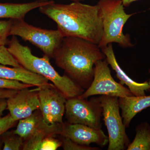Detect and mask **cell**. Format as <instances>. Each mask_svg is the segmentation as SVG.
Masks as SVG:
<instances>
[{"label":"cell","mask_w":150,"mask_h":150,"mask_svg":"<svg viewBox=\"0 0 150 150\" xmlns=\"http://www.w3.org/2000/svg\"><path fill=\"white\" fill-rule=\"evenodd\" d=\"M8 45V51L21 66L51 81L67 99L79 96L85 91L83 88L69 76L59 74L51 65L48 56L44 55L39 58L34 56L30 48L22 45L15 36Z\"/></svg>","instance_id":"obj_3"},{"label":"cell","mask_w":150,"mask_h":150,"mask_svg":"<svg viewBox=\"0 0 150 150\" xmlns=\"http://www.w3.org/2000/svg\"><path fill=\"white\" fill-rule=\"evenodd\" d=\"M53 1H35L23 4L0 3V18H10L13 20L24 19L25 16L30 11L48 4Z\"/></svg>","instance_id":"obj_16"},{"label":"cell","mask_w":150,"mask_h":150,"mask_svg":"<svg viewBox=\"0 0 150 150\" xmlns=\"http://www.w3.org/2000/svg\"><path fill=\"white\" fill-rule=\"evenodd\" d=\"M41 1H47L48 0H39ZM70 1H73V2H81V1H85V0H70Z\"/></svg>","instance_id":"obj_28"},{"label":"cell","mask_w":150,"mask_h":150,"mask_svg":"<svg viewBox=\"0 0 150 150\" xmlns=\"http://www.w3.org/2000/svg\"><path fill=\"white\" fill-rule=\"evenodd\" d=\"M15 121L12 117L10 114H8L4 117H0V136L6 131H8L16 123Z\"/></svg>","instance_id":"obj_24"},{"label":"cell","mask_w":150,"mask_h":150,"mask_svg":"<svg viewBox=\"0 0 150 150\" xmlns=\"http://www.w3.org/2000/svg\"><path fill=\"white\" fill-rule=\"evenodd\" d=\"M62 146L64 150H100V148L90 147L77 144L69 138L62 137Z\"/></svg>","instance_id":"obj_21"},{"label":"cell","mask_w":150,"mask_h":150,"mask_svg":"<svg viewBox=\"0 0 150 150\" xmlns=\"http://www.w3.org/2000/svg\"><path fill=\"white\" fill-rule=\"evenodd\" d=\"M1 144L0 143V150L1 149Z\"/></svg>","instance_id":"obj_30"},{"label":"cell","mask_w":150,"mask_h":150,"mask_svg":"<svg viewBox=\"0 0 150 150\" xmlns=\"http://www.w3.org/2000/svg\"><path fill=\"white\" fill-rule=\"evenodd\" d=\"M7 99H0V117L3 114L4 111L7 109Z\"/></svg>","instance_id":"obj_26"},{"label":"cell","mask_w":150,"mask_h":150,"mask_svg":"<svg viewBox=\"0 0 150 150\" xmlns=\"http://www.w3.org/2000/svg\"><path fill=\"white\" fill-rule=\"evenodd\" d=\"M4 150H18L22 148L24 141L22 138L14 132L6 131L1 135Z\"/></svg>","instance_id":"obj_18"},{"label":"cell","mask_w":150,"mask_h":150,"mask_svg":"<svg viewBox=\"0 0 150 150\" xmlns=\"http://www.w3.org/2000/svg\"><path fill=\"white\" fill-rule=\"evenodd\" d=\"M62 125V123L50 125L46 123L39 109L34 111L29 117L19 120L16 129L13 131L25 141L42 131H47L55 135H59Z\"/></svg>","instance_id":"obj_12"},{"label":"cell","mask_w":150,"mask_h":150,"mask_svg":"<svg viewBox=\"0 0 150 150\" xmlns=\"http://www.w3.org/2000/svg\"><path fill=\"white\" fill-rule=\"evenodd\" d=\"M55 136H49L46 137L40 145V150H56L62 146V141L54 137Z\"/></svg>","instance_id":"obj_23"},{"label":"cell","mask_w":150,"mask_h":150,"mask_svg":"<svg viewBox=\"0 0 150 150\" xmlns=\"http://www.w3.org/2000/svg\"><path fill=\"white\" fill-rule=\"evenodd\" d=\"M149 73H150V69L149 70ZM149 89H148V90L147 91L150 92V79H149Z\"/></svg>","instance_id":"obj_29"},{"label":"cell","mask_w":150,"mask_h":150,"mask_svg":"<svg viewBox=\"0 0 150 150\" xmlns=\"http://www.w3.org/2000/svg\"><path fill=\"white\" fill-rule=\"evenodd\" d=\"M13 20L8 21L0 20V46H5L8 43V37L10 35L11 28Z\"/></svg>","instance_id":"obj_20"},{"label":"cell","mask_w":150,"mask_h":150,"mask_svg":"<svg viewBox=\"0 0 150 150\" xmlns=\"http://www.w3.org/2000/svg\"><path fill=\"white\" fill-rule=\"evenodd\" d=\"M33 87L31 85L23 83L18 81L11 80L0 78V88L20 90L30 88Z\"/></svg>","instance_id":"obj_22"},{"label":"cell","mask_w":150,"mask_h":150,"mask_svg":"<svg viewBox=\"0 0 150 150\" xmlns=\"http://www.w3.org/2000/svg\"><path fill=\"white\" fill-rule=\"evenodd\" d=\"M18 91L10 89L0 88V99H8L16 93Z\"/></svg>","instance_id":"obj_25"},{"label":"cell","mask_w":150,"mask_h":150,"mask_svg":"<svg viewBox=\"0 0 150 150\" xmlns=\"http://www.w3.org/2000/svg\"><path fill=\"white\" fill-rule=\"evenodd\" d=\"M100 49L105 55L108 64L110 65L116 73V77L120 81L119 83L122 85L127 86L132 93L135 96L146 95L145 91L149 88V81L140 83L129 77L118 64L112 48V43H110Z\"/></svg>","instance_id":"obj_13"},{"label":"cell","mask_w":150,"mask_h":150,"mask_svg":"<svg viewBox=\"0 0 150 150\" xmlns=\"http://www.w3.org/2000/svg\"><path fill=\"white\" fill-rule=\"evenodd\" d=\"M137 1H139V0H122V2H123V6H128L131 4V3Z\"/></svg>","instance_id":"obj_27"},{"label":"cell","mask_w":150,"mask_h":150,"mask_svg":"<svg viewBox=\"0 0 150 150\" xmlns=\"http://www.w3.org/2000/svg\"><path fill=\"white\" fill-rule=\"evenodd\" d=\"M136 136L127 150H150V125L147 121L142 122L136 128Z\"/></svg>","instance_id":"obj_17"},{"label":"cell","mask_w":150,"mask_h":150,"mask_svg":"<svg viewBox=\"0 0 150 150\" xmlns=\"http://www.w3.org/2000/svg\"><path fill=\"white\" fill-rule=\"evenodd\" d=\"M118 103L123 124L128 128L132 119L138 113L150 107V95L118 98Z\"/></svg>","instance_id":"obj_15"},{"label":"cell","mask_w":150,"mask_h":150,"mask_svg":"<svg viewBox=\"0 0 150 150\" xmlns=\"http://www.w3.org/2000/svg\"><path fill=\"white\" fill-rule=\"evenodd\" d=\"M39 110L48 124L63 123L67 98L54 84L38 87Z\"/></svg>","instance_id":"obj_9"},{"label":"cell","mask_w":150,"mask_h":150,"mask_svg":"<svg viewBox=\"0 0 150 150\" xmlns=\"http://www.w3.org/2000/svg\"><path fill=\"white\" fill-rule=\"evenodd\" d=\"M39 9L56 22L64 37L79 38L99 44L103 28L97 4L90 5L80 2L63 4L53 1Z\"/></svg>","instance_id":"obj_1"},{"label":"cell","mask_w":150,"mask_h":150,"mask_svg":"<svg viewBox=\"0 0 150 150\" xmlns=\"http://www.w3.org/2000/svg\"><path fill=\"white\" fill-rule=\"evenodd\" d=\"M102 111L98 97L88 100L75 97L67 99L66 103L65 113L68 123L83 124L94 129H101Z\"/></svg>","instance_id":"obj_7"},{"label":"cell","mask_w":150,"mask_h":150,"mask_svg":"<svg viewBox=\"0 0 150 150\" xmlns=\"http://www.w3.org/2000/svg\"><path fill=\"white\" fill-rule=\"evenodd\" d=\"M10 35L18 36L25 41H28L50 58L54 53L64 36L59 30L42 29L35 27L24 21V20H13Z\"/></svg>","instance_id":"obj_6"},{"label":"cell","mask_w":150,"mask_h":150,"mask_svg":"<svg viewBox=\"0 0 150 150\" xmlns=\"http://www.w3.org/2000/svg\"><path fill=\"white\" fill-rule=\"evenodd\" d=\"M38 88L23 89L18 91L7 99V109L13 119L17 121L27 118L40 108Z\"/></svg>","instance_id":"obj_10"},{"label":"cell","mask_w":150,"mask_h":150,"mask_svg":"<svg viewBox=\"0 0 150 150\" xmlns=\"http://www.w3.org/2000/svg\"><path fill=\"white\" fill-rule=\"evenodd\" d=\"M59 135L84 146H89L94 143L104 147L108 143V137L101 129H94L81 124L63 123Z\"/></svg>","instance_id":"obj_11"},{"label":"cell","mask_w":150,"mask_h":150,"mask_svg":"<svg viewBox=\"0 0 150 150\" xmlns=\"http://www.w3.org/2000/svg\"><path fill=\"white\" fill-rule=\"evenodd\" d=\"M0 78L11 80L18 81L33 86L41 87L51 83L48 79L25 69L23 67H6L0 64Z\"/></svg>","instance_id":"obj_14"},{"label":"cell","mask_w":150,"mask_h":150,"mask_svg":"<svg viewBox=\"0 0 150 150\" xmlns=\"http://www.w3.org/2000/svg\"><path fill=\"white\" fill-rule=\"evenodd\" d=\"M53 58L67 76L87 89L93 80L95 64L105 56L96 44L79 38L64 37Z\"/></svg>","instance_id":"obj_2"},{"label":"cell","mask_w":150,"mask_h":150,"mask_svg":"<svg viewBox=\"0 0 150 150\" xmlns=\"http://www.w3.org/2000/svg\"><path fill=\"white\" fill-rule=\"evenodd\" d=\"M106 59L99 60L95 64L92 82L86 91L79 97L87 99L95 95H106L118 98L134 96L129 88L114 80Z\"/></svg>","instance_id":"obj_8"},{"label":"cell","mask_w":150,"mask_h":150,"mask_svg":"<svg viewBox=\"0 0 150 150\" xmlns=\"http://www.w3.org/2000/svg\"><path fill=\"white\" fill-rule=\"evenodd\" d=\"M97 5L102 18L103 32L99 48L112 43L124 48L133 46L129 35L123 32V28L134 14L126 13L122 0H99Z\"/></svg>","instance_id":"obj_4"},{"label":"cell","mask_w":150,"mask_h":150,"mask_svg":"<svg viewBox=\"0 0 150 150\" xmlns=\"http://www.w3.org/2000/svg\"><path fill=\"white\" fill-rule=\"evenodd\" d=\"M102 115L108 134V150H124L130 142L120 115L118 97L102 95L98 97Z\"/></svg>","instance_id":"obj_5"},{"label":"cell","mask_w":150,"mask_h":150,"mask_svg":"<svg viewBox=\"0 0 150 150\" xmlns=\"http://www.w3.org/2000/svg\"><path fill=\"white\" fill-rule=\"evenodd\" d=\"M0 64L12 67H22L5 46H0Z\"/></svg>","instance_id":"obj_19"}]
</instances>
